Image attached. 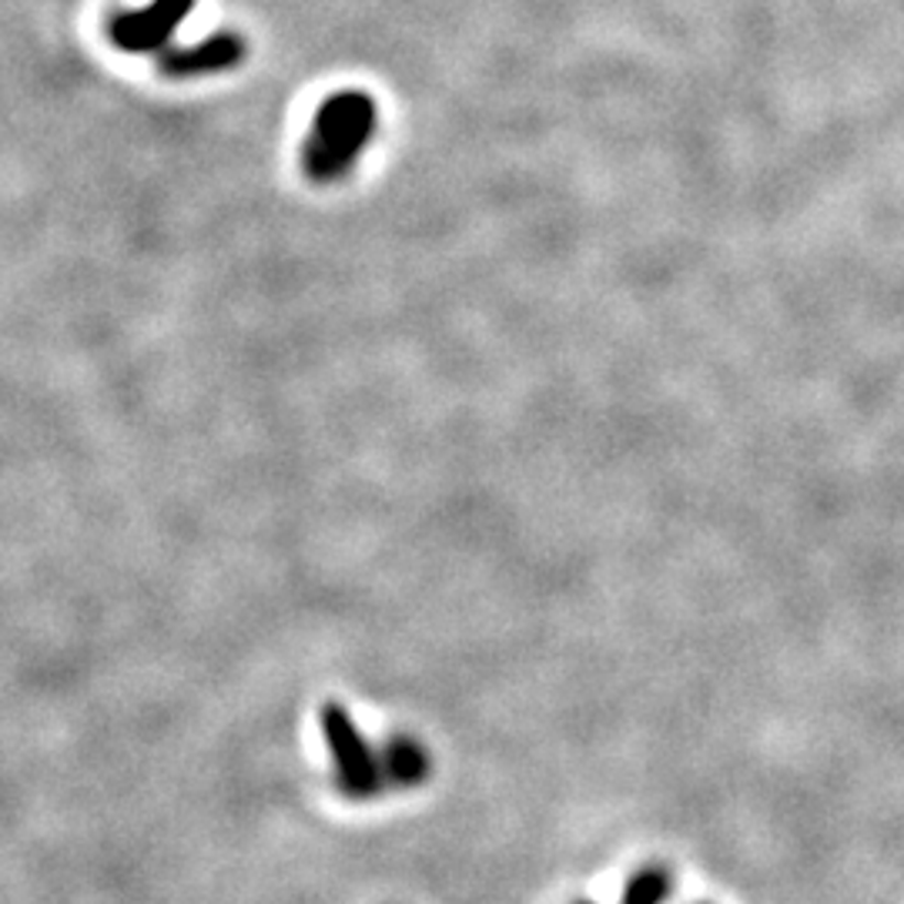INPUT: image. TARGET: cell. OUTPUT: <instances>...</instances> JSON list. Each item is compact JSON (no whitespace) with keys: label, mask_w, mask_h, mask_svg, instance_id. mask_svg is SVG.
I'll return each instance as SVG.
<instances>
[{"label":"cell","mask_w":904,"mask_h":904,"mask_svg":"<svg viewBox=\"0 0 904 904\" xmlns=\"http://www.w3.org/2000/svg\"><path fill=\"white\" fill-rule=\"evenodd\" d=\"M375 134V101L362 91H339L315 111L302 144V168L315 185L346 178Z\"/></svg>","instance_id":"obj_1"},{"label":"cell","mask_w":904,"mask_h":904,"mask_svg":"<svg viewBox=\"0 0 904 904\" xmlns=\"http://www.w3.org/2000/svg\"><path fill=\"white\" fill-rule=\"evenodd\" d=\"M318 723H322L328 758H333V767H336L339 794L349 800H372L375 794H382L385 791L382 761L375 748L366 741L359 723L352 720V714L342 704L328 700L318 710Z\"/></svg>","instance_id":"obj_2"},{"label":"cell","mask_w":904,"mask_h":904,"mask_svg":"<svg viewBox=\"0 0 904 904\" xmlns=\"http://www.w3.org/2000/svg\"><path fill=\"white\" fill-rule=\"evenodd\" d=\"M192 8H195V0H151L148 8L111 21V41L124 51L151 54V51L164 47V41L175 34V28L192 14Z\"/></svg>","instance_id":"obj_3"},{"label":"cell","mask_w":904,"mask_h":904,"mask_svg":"<svg viewBox=\"0 0 904 904\" xmlns=\"http://www.w3.org/2000/svg\"><path fill=\"white\" fill-rule=\"evenodd\" d=\"M244 57V41L238 34H215L192 47H175L161 54V74L168 77H198L228 70Z\"/></svg>","instance_id":"obj_4"},{"label":"cell","mask_w":904,"mask_h":904,"mask_svg":"<svg viewBox=\"0 0 904 904\" xmlns=\"http://www.w3.org/2000/svg\"><path fill=\"white\" fill-rule=\"evenodd\" d=\"M382 774H385V787L395 791H413L423 787L433 774V758L426 751V744L413 733H395L385 741L382 754Z\"/></svg>","instance_id":"obj_5"},{"label":"cell","mask_w":904,"mask_h":904,"mask_svg":"<svg viewBox=\"0 0 904 904\" xmlns=\"http://www.w3.org/2000/svg\"><path fill=\"white\" fill-rule=\"evenodd\" d=\"M671 891H674V874L661 864H646L627 881L620 904H664Z\"/></svg>","instance_id":"obj_6"},{"label":"cell","mask_w":904,"mask_h":904,"mask_svg":"<svg viewBox=\"0 0 904 904\" xmlns=\"http://www.w3.org/2000/svg\"><path fill=\"white\" fill-rule=\"evenodd\" d=\"M577 904H597V901H577Z\"/></svg>","instance_id":"obj_7"}]
</instances>
